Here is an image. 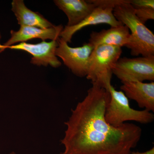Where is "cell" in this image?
I'll return each instance as SVG.
<instances>
[{
	"label": "cell",
	"instance_id": "1",
	"mask_svg": "<svg viewBox=\"0 0 154 154\" xmlns=\"http://www.w3.org/2000/svg\"><path fill=\"white\" fill-rule=\"evenodd\" d=\"M109 91L92 85L66 122L61 154H131L140 140L142 130L134 123L114 127L105 119Z\"/></svg>",
	"mask_w": 154,
	"mask_h": 154
},
{
	"label": "cell",
	"instance_id": "2",
	"mask_svg": "<svg viewBox=\"0 0 154 154\" xmlns=\"http://www.w3.org/2000/svg\"><path fill=\"white\" fill-rule=\"evenodd\" d=\"M129 0L116 5L113 14L119 22L130 30V42L126 47L134 56H154V34L136 16Z\"/></svg>",
	"mask_w": 154,
	"mask_h": 154
},
{
	"label": "cell",
	"instance_id": "3",
	"mask_svg": "<svg viewBox=\"0 0 154 154\" xmlns=\"http://www.w3.org/2000/svg\"><path fill=\"white\" fill-rule=\"evenodd\" d=\"M122 53V48L113 45H102L94 48L86 76L92 85L109 91L113 75L112 66L120 58Z\"/></svg>",
	"mask_w": 154,
	"mask_h": 154
},
{
	"label": "cell",
	"instance_id": "4",
	"mask_svg": "<svg viewBox=\"0 0 154 154\" xmlns=\"http://www.w3.org/2000/svg\"><path fill=\"white\" fill-rule=\"evenodd\" d=\"M109 91L110 99L105 109V117L110 125L117 127L128 121L146 124L154 121V115L151 111L131 108L128 98L122 91H117L112 85Z\"/></svg>",
	"mask_w": 154,
	"mask_h": 154
},
{
	"label": "cell",
	"instance_id": "5",
	"mask_svg": "<svg viewBox=\"0 0 154 154\" xmlns=\"http://www.w3.org/2000/svg\"><path fill=\"white\" fill-rule=\"evenodd\" d=\"M112 72L122 83L154 82V56L120 58L113 65Z\"/></svg>",
	"mask_w": 154,
	"mask_h": 154
},
{
	"label": "cell",
	"instance_id": "6",
	"mask_svg": "<svg viewBox=\"0 0 154 154\" xmlns=\"http://www.w3.org/2000/svg\"><path fill=\"white\" fill-rule=\"evenodd\" d=\"M58 46L56 50V55L60 57L65 65L74 74L82 78L86 77L89 68L91 53L94 49L93 45L85 43L82 46L72 48L59 37L57 39Z\"/></svg>",
	"mask_w": 154,
	"mask_h": 154
},
{
	"label": "cell",
	"instance_id": "7",
	"mask_svg": "<svg viewBox=\"0 0 154 154\" xmlns=\"http://www.w3.org/2000/svg\"><path fill=\"white\" fill-rule=\"evenodd\" d=\"M58 46L57 40L42 41L37 44L21 42L8 48L11 49L24 51L32 56L31 63L40 66L48 65L54 68L59 67L61 63L56 55V50Z\"/></svg>",
	"mask_w": 154,
	"mask_h": 154
},
{
	"label": "cell",
	"instance_id": "8",
	"mask_svg": "<svg viewBox=\"0 0 154 154\" xmlns=\"http://www.w3.org/2000/svg\"><path fill=\"white\" fill-rule=\"evenodd\" d=\"M113 9L112 7L97 6L90 15L78 25L72 27L66 26L61 32L60 37L68 43H70L74 34L87 26L101 24H107L111 27L124 25L116 19Z\"/></svg>",
	"mask_w": 154,
	"mask_h": 154
},
{
	"label": "cell",
	"instance_id": "9",
	"mask_svg": "<svg viewBox=\"0 0 154 154\" xmlns=\"http://www.w3.org/2000/svg\"><path fill=\"white\" fill-rule=\"evenodd\" d=\"M63 29L62 25H54L47 28L21 26L18 31L11 30V38L3 45L6 49L18 42H25L34 38H40L43 41L46 39H50L51 41L57 40Z\"/></svg>",
	"mask_w": 154,
	"mask_h": 154
},
{
	"label": "cell",
	"instance_id": "10",
	"mask_svg": "<svg viewBox=\"0 0 154 154\" xmlns=\"http://www.w3.org/2000/svg\"><path fill=\"white\" fill-rule=\"evenodd\" d=\"M121 91L128 99L134 100L139 107L154 111V82H131L122 83Z\"/></svg>",
	"mask_w": 154,
	"mask_h": 154
},
{
	"label": "cell",
	"instance_id": "11",
	"mask_svg": "<svg viewBox=\"0 0 154 154\" xmlns=\"http://www.w3.org/2000/svg\"><path fill=\"white\" fill-rule=\"evenodd\" d=\"M129 29L125 25L111 27L99 32L93 31L91 33L89 42L94 48L102 45L125 47L130 42Z\"/></svg>",
	"mask_w": 154,
	"mask_h": 154
},
{
	"label": "cell",
	"instance_id": "12",
	"mask_svg": "<svg viewBox=\"0 0 154 154\" xmlns=\"http://www.w3.org/2000/svg\"><path fill=\"white\" fill-rule=\"evenodd\" d=\"M59 9L63 11L68 19L67 26L72 27L79 24L94 11L96 6L90 1L85 0H55Z\"/></svg>",
	"mask_w": 154,
	"mask_h": 154
},
{
	"label": "cell",
	"instance_id": "13",
	"mask_svg": "<svg viewBox=\"0 0 154 154\" xmlns=\"http://www.w3.org/2000/svg\"><path fill=\"white\" fill-rule=\"evenodd\" d=\"M12 11L20 26L47 28L54 25L39 13L28 9L23 0H14L12 2Z\"/></svg>",
	"mask_w": 154,
	"mask_h": 154
},
{
	"label": "cell",
	"instance_id": "14",
	"mask_svg": "<svg viewBox=\"0 0 154 154\" xmlns=\"http://www.w3.org/2000/svg\"><path fill=\"white\" fill-rule=\"evenodd\" d=\"M134 11L136 16L144 24L149 20L154 19V9L139 8L134 9Z\"/></svg>",
	"mask_w": 154,
	"mask_h": 154
},
{
	"label": "cell",
	"instance_id": "15",
	"mask_svg": "<svg viewBox=\"0 0 154 154\" xmlns=\"http://www.w3.org/2000/svg\"><path fill=\"white\" fill-rule=\"evenodd\" d=\"M129 3L134 9L150 8L154 9V0H131Z\"/></svg>",
	"mask_w": 154,
	"mask_h": 154
},
{
	"label": "cell",
	"instance_id": "16",
	"mask_svg": "<svg viewBox=\"0 0 154 154\" xmlns=\"http://www.w3.org/2000/svg\"><path fill=\"white\" fill-rule=\"evenodd\" d=\"M91 2L94 3L97 6H104V7H112L114 8L116 5L122 2L124 0H90Z\"/></svg>",
	"mask_w": 154,
	"mask_h": 154
},
{
	"label": "cell",
	"instance_id": "17",
	"mask_svg": "<svg viewBox=\"0 0 154 154\" xmlns=\"http://www.w3.org/2000/svg\"><path fill=\"white\" fill-rule=\"evenodd\" d=\"M131 154H154V147L145 152H131Z\"/></svg>",
	"mask_w": 154,
	"mask_h": 154
},
{
	"label": "cell",
	"instance_id": "18",
	"mask_svg": "<svg viewBox=\"0 0 154 154\" xmlns=\"http://www.w3.org/2000/svg\"><path fill=\"white\" fill-rule=\"evenodd\" d=\"M9 154H16V153H15L14 152H12L10 153Z\"/></svg>",
	"mask_w": 154,
	"mask_h": 154
}]
</instances>
